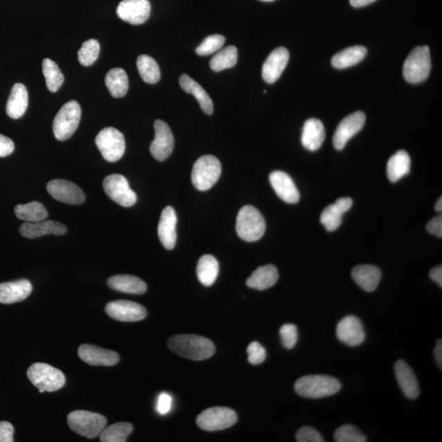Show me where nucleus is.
<instances>
[{"mask_svg":"<svg viewBox=\"0 0 442 442\" xmlns=\"http://www.w3.org/2000/svg\"><path fill=\"white\" fill-rule=\"evenodd\" d=\"M168 346L174 353L196 362L211 358L215 351L213 342L204 337L193 335H175L170 337Z\"/></svg>","mask_w":442,"mask_h":442,"instance_id":"f257e3e1","label":"nucleus"},{"mask_svg":"<svg viewBox=\"0 0 442 442\" xmlns=\"http://www.w3.org/2000/svg\"><path fill=\"white\" fill-rule=\"evenodd\" d=\"M341 382L327 375H308L299 378L295 383L297 394L306 398L319 399L337 394Z\"/></svg>","mask_w":442,"mask_h":442,"instance_id":"f03ea898","label":"nucleus"},{"mask_svg":"<svg viewBox=\"0 0 442 442\" xmlns=\"http://www.w3.org/2000/svg\"><path fill=\"white\" fill-rule=\"evenodd\" d=\"M265 220L260 211L252 206L242 207L236 221L238 236L247 242H256L263 237Z\"/></svg>","mask_w":442,"mask_h":442,"instance_id":"7ed1b4c3","label":"nucleus"},{"mask_svg":"<svg viewBox=\"0 0 442 442\" xmlns=\"http://www.w3.org/2000/svg\"><path fill=\"white\" fill-rule=\"evenodd\" d=\"M27 377L40 394L60 390L66 382L64 374L60 369L44 363L31 365L27 371Z\"/></svg>","mask_w":442,"mask_h":442,"instance_id":"20e7f679","label":"nucleus"},{"mask_svg":"<svg viewBox=\"0 0 442 442\" xmlns=\"http://www.w3.org/2000/svg\"><path fill=\"white\" fill-rule=\"evenodd\" d=\"M67 423L76 434L93 439L105 430L107 418L100 414L76 410L69 414Z\"/></svg>","mask_w":442,"mask_h":442,"instance_id":"39448f33","label":"nucleus"},{"mask_svg":"<svg viewBox=\"0 0 442 442\" xmlns=\"http://www.w3.org/2000/svg\"><path fill=\"white\" fill-rule=\"evenodd\" d=\"M222 169L220 161L211 155L202 156L193 165L192 182L197 191L213 188L220 177Z\"/></svg>","mask_w":442,"mask_h":442,"instance_id":"423d86ee","label":"nucleus"},{"mask_svg":"<svg viewBox=\"0 0 442 442\" xmlns=\"http://www.w3.org/2000/svg\"><path fill=\"white\" fill-rule=\"evenodd\" d=\"M431 67L430 48L427 46L417 47L409 53L404 63V78L409 83H421L430 76Z\"/></svg>","mask_w":442,"mask_h":442,"instance_id":"0eeeda50","label":"nucleus"},{"mask_svg":"<svg viewBox=\"0 0 442 442\" xmlns=\"http://www.w3.org/2000/svg\"><path fill=\"white\" fill-rule=\"evenodd\" d=\"M81 118V108L79 103L71 100L65 103L53 120L54 136L60 141L70 139L78 130Z\"/></svg>","mask_w":442,"mask_h":442,"instance_id":"6e6552de","label":"nucleus"},{"mask_svg":"<svg viewBox=\"0 0 442 442\" xmlns=\"http://www.w3.org/2000/svg\"><path fill=\"white\" fill-rule=\"evenodd\" d=\"M96 143L103 159L107 161L116 162L124 155L125 150L124 135L114 127L102 130L97 135Z\"/></svg>","mask_w":442,"mask_h":442,"instance_id":"1a4fd4ad","label":"nucleus"},{"mask_svg":"<svg viewBox=\"0 0 442 442\" xmlns=\"http://www.w3.org/2000/svg\"><path fill=\"white\" fill-rule=\"evenodd\" d=\"M238 416L227 407H213L202 412L197 418V425L201 430L216 432L227 430L236 425Z\"/></svg>","mask_w":442,"mask_h":442,"instance_id":"9d476101","label":"nucleus"},{"mask_svg":"<svg viewBox=\"0 0 442 442\" xmlns=\"http://www.w3.org/2000/svg\"><path fill=\"white\" fill-rule=\"evenodd\" d=\"M103 189L116 204L124 207L132 206L137 201L135 193L129 186L128 180L121 175H110L103 180Z\"/></svg>","mask_w":442,"mask_h":442,"instance_id":"9b49d317","label":"nucleus"},{"mask_svg":"<svg viewBox=\"0 0 442 442\" xmlns=\"http://www.w3.org/2000/svg\"><path fill=\"white\" fill-rule=\"evenodd\" d=\"M366 117L364 112H356L345 117L337 125L333 143L337 150H342L347 142L362 130Z\"/></svg>","mask_w":442,"mask_h":442,"instance_id":"f8f14e48","label":"nucleus"},{"mask_svg":"<svg viewBox=\"0 0 442 442\" xmlns=\"http://www.w3.org/2000/svg\"><path fill=\"white\" fill-rule=\"evenodd\" d=\"M105 310L108 317L123 322L139 321L147 317L146 309L132 301H111L106 306Z\"/></svg>","mask_w":442,"mask_h":442,"instance_id":"ddd939ff","label":"nucleus"},{"mask_svg":"<svg viewBox=\"0 0 442 442\" xmlns=\"http://www.w3.org/2000/svg\"><path fill=\"white\" fill-rule=\"evenodd\" d=\"M155 139L150 145V152L154 159L163 161L168 159L174 150L175 139L169 125L161 120L154 123Z\"/></svg>","mask_w":442,"mask_h":442,"instance_id":"4468645a","label":"nucleus"},{"mask_svg":"<svg viewBox=\"0 0 442 442\" xmlns=\"http://www.w3.org/2000/svg\"><path fill=\"white\" fill-rule=\"evenodd\" d=\"M47 191L53 198L63 204L80 205L85 201L82 189L69 180H51L47 184Z\"/></svg>","mask_w":442,"mask_h":442,"instance_id":"2eb2a0df","label":"nucleus"},{"mask_svg":"<svg viewBox=\"0 0 442 442\" xmlns=\"http://www.w3.org/2000/svg\"><path fill=\"white\" fill-rule=\"evenodd\" d=\"M151 6L148 0H123L116 9L117 15L128 24L141 25L150 16Z\"/></svg>","mask_w":442,"mask_h":442,"instance_id":"dca6fc26","label":"nucleus"},{"mask_svg":"<svg viewBox=\"0 0 442 442\" xmlns=\"http://www.w3.org/2000/svg\"><path fill=\"white\" fill-rule=\"evenodd\" d=\"M338 340L350 346L362 344L365 339V331L362 321L354 315L342 319L336 329Z\"/></svg>","mask_w":442,"mask_h":442,"instance_id":"f3484780","label":"nucleus"},{"mask_svg":"<svg viewBox=\"0 0 442 442\" xmlns=\"http://www.w3.org/2000/svg\"><path fill=\"white\" fill-rule=\"evenodd\" d=\"M269 182L276 195L283 202L290 204H295L300 200L299 189L292 179L283 171H274L269 175Z\"/></svg>","mask_w":442,"mask_h":442,"instance_id":"a211bd4d","label":"nucleus"},{"mask_svg":"<svg viewBox=\"0 0 442 442\" xmlns=\"http://www.w3.org/2000/svg\"><path fill=\"white\" fill-rule=\"evenodd\" d=\"M290 61V53L284 47L275 48L269 54L263 67V78L265 82L273 84L281 78Z\"/></svg>","mask_w":442,"mask_h":442,"instance_id":"6ab92c4d","label":"nucleus"},{"mask_svg":"<svg viewBox=\"0 0 442 442\" xmlns=\"http://www.w3.org/2000/svg\"><path fill=\"white\" fill-rule=\"evenodd\" d=\"M78 355L84 362L94 366H112L120 360L119 355L115 351L89 344L81 345L78 349Z\"/></svg>","mask_w":442,"mask_h":442,"instance_id":"aec40b11","label":"nucleus"},{"mask_svg":"<svg viewBox=\"0 0 442 442\" xmlns=\"http://www.w3.org/2000/svg\"><path fill=\"white\" fill-rule=\"evenodd\" d=\"M177 215L173 206H166L162 211L159 224V237L162 245L168 250H173L177 245Z\"/></svg>","mask_w":442,"mask_h":442,"instance_id":"412c9836","label":"nucleus"},{"mask_svg":"<svg viewBox=\"0 0 442 442\" xmlns=\"http://www.w3.org/2000/svg\"><path fill=\"white\" fill-rule=\"evenodd\" d=\"M67 232L66 225L54 220H42L38 222H25L20 227V233L27 238H37L48 234L62 236Z\"/></svg>","mask_w":442,"mask_h":442,"instance_id":"4be33fe9","label":"nucleus"},{"mask_svg":"<svg viewBox=\"0 0 442 442\" xmlns=\"http://www.w3.org/2000/svg\"><path fill=\"white\" fill-rule=\"evenodd\" d=\"M353 201L350 197H342L335 204L329 205L320 215V222L329 232L335 231L342 224V215L353 206Z\"/></svg>","mask_w":442,"mask_h":442,"instance_id":"5701e85b","label":"nucleus"},{"mask_svg":"<svg viewBox=\"0 0 442 442\" xmlns=\"http://www.w3.org/2000/svg\"><path fill=\"white\" fill-rule=\"evenodd\" d=\"M33 292V285L27 279L0 283V303L13 304L24 301Z\"/></svg>","mask_w":442,"mask_h":442,"instance_id":"b1692460","label":"nucleus"},{"mask_svg":"<svg viewBox=\"0 0 442 442\" xmlns=\"http://www.w3.org/2000/svg\"><path fill=\"white\" fill-rule=\"evenodd\" d=\"M396 380L401 391L409 399H416L419 395V386L416 374L404 360H398L395 364Z\"/></svg>","mask_w":442,"mask_h":442,"instance_id":"393cba45","label":"nucleus"},{"mask_svg":"<svg viewBox=\"0 0 442 442\" xmlns=\"http://www.w3.org/2000/svg\"><path fill=\"white\" fill-rule=\"evenodd\" d=\"M326 139V129L321 121L311 118L306 121L301 134L302 145L309 151H317Z\"/></svg>","mask_w":442,"mask_h":442,"instance_id":"a878e982","label":"nucleus"},{"mask_svg":"<svg viewBox=\"0 0 442 442\" xmlns=\"http://www.w3.org/2000/svg\"><path fill=\"white\" fill-rule=\"evenodd\" d=\"M351 275L354 281L362 290L369 292L375 291L380 283L381 272L377 266L371 265L355 266Z\"/></svg>","mask_w":442,"mask_h":442,"instance_id":"bb28decb","label":"nucleus"},{"mask_svg":"<svg viewBox=\"0 0 442 442\" xmlns=\"http://www.w3.org/2000/svg\"><path fill=\"white\" fill-rule=\"evenodd\" d=\"M28 107V92L24 84L13 85L6 106L7 114L12 119H19Z\"/></svg>","mask_w":442,"mask_h":442,"instance_id":"cd10ccee","label":"nucleus"},{"mask_svg":"<svg viewBox=\"0 0 442 442\" xmlns=\"http://www.w3.org/2000/svg\"><path fill=\"white\" fill-rule=\"evenodd\" d=\"M107 285L112 290L129 293V294L141 295L147 291V284L142 279L133 276V275H115V276L108 279Z\"/></svg>","mask_w":442,"mask_h":442,"instance_id":"c85d7f7f","label":"nucleus"},{"mask_svg":"<svg viewBox=\"0 0 442 442\" xmlns=\"http://www.w3.org/2000/svg\"><path fill=\"white\" fill-rule=\"evenodd\" d=\"M279 272L273 265L260 266L247 279V285L256 290H265L277 283Z\"/></svg>","mask_w":442,"mask_h":442,"instance_id":"c756f323","label":"nucleus"},{"mask_svg":"<svg viewBox=\"0 0 442 442\" xmlns=\"http://www.w3.org/2000/svg\"><path fill=\"white\" fill-rule=\"evenodd\" d=\"M179 85L184 91L193 94L196 98L202 111L206 114L211 115L213 114L214 105L213 100H211L209 94L206 92V90L197 81L192 79L191 76L183 74L180 76Z\"/></svg>","mask_w":442,"mask_h":442,"instance_id":"7c9ffc66","label":"nucleus"},{"mask_svg":"<svg viewBox=\"0 0 442 442\" xmlns=\"http://www.w3.org/2000/svg\"><path fill=\"white\" fill-rule=\"evenodd\" d=\"M367 54V48L362 45L346 48L335 54L332 65L337 69H345L362 62Z\"/></svg>","mask_w":442,"mask_h":442,"instance_id":"2f4dec72","label":"nucleus"},{"mask_svg":"<svg viewBox=\"0 0 442 442\" xmlns=\"http://www.w3.org/2000/svg\"><path fill=\"white\" fill-rule=\"evenodd\" d=\"M410 165H412V160L407 152L400 150L391 156L387 166V177L390 182L395 183L408 175L410 171Z\"/></svg>","mask_w":442,"mask_h":442,"instance_id":"473e14b6","label":"nucleus"},{"mask_svg":"<svg viewBox=\"0 0 442 442\" xmlns=\"http://www.w3.org/2000/svg\"><path fill=\"white\" fill-rule=\"evenodd\" d=\"M197 274L200 283L204 286L213 285L219 274L218 260L211 255L202 256L198 260Z\"/></svg>","mask_w":442,"mask_h":442,"instance_id":"72a5a7b5","label":"nucleus"},{"mask_svg":"<svg viewBox=\"0 0 442 442\" xmlns=\"http://www.w3.org/2000/svg\"><path fill=\"white\" fill-rule=\"evenodd\" d=\"M105 83L112 97H124L128 92V76L123 69H114L108 71Z\"/></svg>","mask_w":442,"mask_h":442,"instance_id":"f704fd0d","label":"nucleus"},{"mask_svg":"<svg viewBox=\"0 0 442 442\" xmlns=\"http://www.w3.org/2000/svg\"><path fill=\"white\" fill-rule=\"evenodd\" d=\"M15 213L18 219L24 220L26 222H38V221L46 220L48 216L46 209L39 202L17 205Z\"/></svg>","mask_w":442,"mask_h":442,"instance_id":"c9c22d12","label":"nucleus"},{"mask_svg":"<svg viewBox=\"0 0 442 442\" xmlns=\"http://www.w3.org/2000/svg\"><path fill=\"white\" fill-rule=\"evenodd\" d=\"M238 61V49L230 45L216 52L210 61L211 69L215 72L231 69L236 65Z\"/></svg>","mask_w":442,"mask_h":442,"instance_id":"e433bc0d","label":"nucleus"},{"mask_svg":"<svg viewBox=\"0 0 442 442\" xmlns=\"http://www.w3.org/2000/svg\"><path fill=\"white\" fill-rule=\"evenodd\" d=\"M133 432L132 423L121 422L105 427L99 439L102 442H125Z\"/></svg>","mask_w":442,"mask_h":442,"instance_id":"4c0bfd02","label":"nucleus"},{"mask_svg":"<svg viewBox=\"0 0 442 442\" xmlns=\"http://www.w3.org/2000/svg\"><path fill=\"white\" fill-rule=\"evenodd\" d=\"M42 69L48 89L53 93L57 92L64 82V76L60 67L51 58H45L42 62Z\"/></svg>","mask_w":442,"mask_h":442,"instance_id":"58836bf2","label":"nucleus"},{"mask_svg":"<svg viewBox=\"0 0 442 442\" xmlns=\"http://www.w3.org/2000/svg\"><path fill=\"white\" fill-rule=\"evenodd\" d=\"M137 67L139 75L144 82L156 84L161 78V71L159 64L153 58L148 55H141L137 60Z\"/></svg>","mask_w":442,"mask_h":442,"instance_id":"ea45409f","label":"nucleus"},{"mask_svg":"<svg viewBox=\"0 0 442 442\" xmlns=\"http://www.w3.org/2000/svg\"><path fill=\"white\" fill-rule=\"evenodd\" d=\"M100 53V44L97 39H91L85 42L78 52V60L81 65L89 67L98 60Z\"/></svg>","mask_w":442,"mask_h":442,"instance_id":"a19ab883","label":"nucleus"},{"mask_svg":"<svg viewBox=\"0 0 442 442\" xmlns=\"http://www.w3.org/2000/svg\"><path fill=\"white\" fill-rule=\"evenodd\" d=\"M225 42V38L221 35L207 36L200 46L196 48V53L200 56H209L218 52Z\"/></svg>","mask_w":442,"mask_h":442,"instance_id":"79ce46f5","label":"nucleus"},{"mask_svg":"<svg viewBox=\"0 0 442 442\" xmlns=\"http://www.w3.org/2000/svg\"><path fill=\"white\" fill-rule=\"evenodd\" d=\"M333 437L337 442H365L367 441L366 436L363 435L357 428L349 425L337 428Z\"/></svg>","mask_w":442,"mask_h":442,"instance_id":"37998d69","label":"nucleus"},{"mask_svg":"<svg viewBox=\"0 0 442 442\" xmlns=\"http://www.w3.org/2000/svg\"><path fill=\"white\" fill-rule=\"evenodd\" d=\"M279 335H281L283 346L287 349H292L299 340V332L294 324H284L279 330Z\"/></svg>","mask_w":442,"mask_h":442,"instance_id":"c03bdc74","label":"nucleus"},{"mask_svg":"<svg viewBox=\"0 0 442 442\" xmlns=\"http://www.w3.org/2000/svg\"><path fill=\"white\" fill-rule=\"evenodd\" d=\"M248 362L252 365L263 363L266 359V350L258 342H252L247 346Z\"/></svg>","mask_w":442,"mask_h":442,"instance_id":"a18cd8bd","label":"nucleus"},{"mask_svg":"<svg viewBox=\"0 0 442 442\" xmlns=\"http://www.w3.org/2000/svg\"><path fill=\"white\" fill-rule=\"evenodd\" d=\"M297 441L299 442H324V440L319 432L311 427H303L300 428L296 435Z\"/></svg>","mask_w":442,"mask_h":442,"instance_id":"49530a36","label":"nucleus"},{"mask_svg":"<svg viewBox=\"0 0 442 442\" xmlns=\"http://www.w3.org/2000/svg\"><path fill=\"white\" fill-rule=\"evenodd\" d=\"M15 145L11 139L6 135L0 134V157L12 154L15 151Z\"/></svg>","mask_w":442,"mask_h":442,"instance_id":"de8ad7c7","label":"nucleus"},{"mask_svg":"<svg viewBox=\"0 0 442 442\" xmlns=\"http://www.w3.org/2000/svg\"><path fill=\"white\" fill-rule=\"evenodd\" d=\"M173 405V398L168 394H161L157 400V409L161 414H166L170 412Z\"/></svg>","mask_w":442,"mask_h":442,"instance_id":"09e8293b","label":"nucleus"},{"mask_svg":"<svg viewBox=\"0 0 442 442\" xmlns=\"http://www.w3.org/2000/svg\"><path fill=\"white\" fill-rule=\"evenodd\" d=\"M13 432L15 430L10 423L0 422V442H12Z\"/></svg>","mask_w":442,"mask_h":442,"instance_id":"8fccbe9b","label":"nucleus"},{"mask_svg":"<svg viewBox=\"0 0 442 442\" xmlns=\"http://www.w3.org/2000/svg\"><path fill=\"white\" fill-rule=\"evenodd\" d=\"M427 231L434 236L441 238L442 237V216L441 215L436 216L434 219H432L427 224Z\"/></svg>","mask_w":442,"mask_h":442,"instance_id":"3c124183","label":"nucleus"},{"mask_svg":"<svg viewBox=\"0 0 442 442\" xmlns=\"http://www.w3.org/2000/svg\"><path fill=\"white\" fill-rule=\"evenodd\" d=\"M430 276L432 281H434L441 288L442 287V266L439 265L432 269Z\"/></svg>","mask_w":442,"mask_h":442,"instance_id":"603ef678","label":"nucleus"},{"mask_svg":"<svg viewBox=\"0 0 442 442\" xmlns=\"http://www.w3.org/2000/svg\"><path fill=\"white\" fill-rule=\"evenodd\" d=\"M434 355L437 364L440 369H442V342L439 339L436 342V345L434 349Z\"/></svg>","mask_w":442,"mask_h":442,"instance_id":"864d4df0","label":"nucleus"},{"mask_svg":"<svg viewBox=\"0 0 442 442\" xmlns=\"http://www.w3.org/2000/svg\"><path fill=\"white\" fill-rule=\"evenodd\" d=\"M375 1L376 0H350V3L355 8H362Z\"/></svg>","mask_w":442,"mask_h":442,"instance_id":"5fc2aeb1","label":"nucleus"},{"mask_svg":"<svg viewBox=\"0 0 442 442\" xmlns=\"http://www.w3.org/2000/svg\"><path fill=\"white\" fill-rule=\"evenodd\" d=\"M435 210L436 211H441L442 210V198L441 197L439 198V201L436 202V206H435Z\"/></svg>","mask_w":442,"mask_h":442,"instance_id":"6e6d98bb","label":"nucleus"},{"mask_svg":"<svg viewBox=\"0 0 442 442\" xmlns=\"http://www.w3.org/2000/svg\"><path fill=\"white\" fill-rule=\"evenodd\" d=\"M261 1H264V2H272V1H274V0H261Z\"/></svg>","mask_w":442,"mask_h":442,"instance_id":"4d7b16f0","label":"nucleus"}]
</instances>
